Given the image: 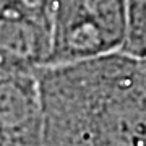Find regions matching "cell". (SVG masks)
<instances>
[{"label":"cell","instance_id":"obj_1","mask_svg":"<svg viewBox=\"0 0 146 146\" xmlns=\"http://www.w3.org/2000/svg\"><path fill=\"white\" fill-rule=\"evenodd\" d=\"M36 78L42 146H146V58L112 52Z\"/></svg>","mask_w":146,"mask_h":146},{"label":"cell","instance_id":"obj_5","mask_svg":"<svg viewBox=\"0 0 146 146\" xmlns=\"http://www.w3.org/2000/svg\"><path fill=\"white\" fill-rule=\"evenodd\" d=\"M119 52L146 58V0H127L125 33Z\"/></svg>","mask_w":146,"mask_h":146},{"label":"cell","instance_id":"obj_3","mask_svg":"<svg viewBox=\"0 0 146 146\" xmlns=\"http://www.w3.org/2000/svg\"><path fill=\"white\" fill-rule=\"evenodd\" d=\"M50 54V0H0V70L36 72Z\"/></svg>","mask_w":146,"mask_h":146},{"label":"cell","instance_id":"obj_4","mask_svg":"<svg viewBox=\"0 0 146 146\" xmlns=\"http://www.w3.org/2000/svg\"><path fill=\"white\" fill-rule=\"evenodd\" d=\"M0 146H42L36 72L0 70Z\"/></svg>","mask_w":146,"mask_h":146},{"label":"cell","instance_id":"obj_2","mask_svg":"<svg viewBox=\"0 0 146 146\" xmlns=\"http://www.w3.org/2000/svg\"><path fill=\"white\" fill-rule=\"evenodd\" d=\"M125 18L127 0H50L47 65H63L119 52L123 42Z\"/></svg>","mask_w":146,"mask_h":146}]
</instances>
